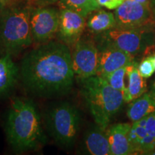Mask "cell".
Wrapping results in <instances>:
<instances>
[{
    "instance_id": "27",
    "label": "cell",
    "mask_w": 155,
    "mask_h": 155,
    "mask_svg": "<svg viewBox=\"0 0 155 155\" xmlns=\"http://www.w3.org/2000/svg\"><path fill=\"white\" fill-rule=\"evenodd\" d=\"M133 1L138 2H140L142 4H147V5H151L150 0H133Z\"/></svg>"
},
{
    "instance_id": "31",
    "label": "cell",
    "mask_w": 155,
    "mask_h": 155,
    "mask_svg": "<svg viewBox=\"0 0 155 155\" xmlns=\"http://www.w3.org/2000/svg\"><path fill=\"white\" fill-rule=\"evenodd\" d=\"M149 154H150V155H155V150H154L152 152H150Z\"/></svg>"
},
{
    "instance_id": "11",
    "label": "cell",
    "mask_w": 155,
    "mask_h": 155,
    "mask_svg": "<svg viewBox=\"0 0 155 155\" xmlns=\"http://www.w3.org/2000/svg\"><path fill=\"white\" fill-rule=\"evenodd\" d=\"M98 65L96 75L104 77L134 61V57L123 50L114 48L98 50Z\"/></svg>"
},
{
    "instance_id": "5",
    "label": "cell",
    "mask_w": 155,
    "mask_h": 155,
    "mask_svg": "<svg viewBox=\"0 0 155 155\" xmlns=\"http://www.w3.org/2000/svg\"><path fill=\"white\" fill-rule=\"evenodd\" d=\"M45 121L48 133L60 146L70 148L74 145L81 124L76 106L68 101L54 104L46 111Z\"/></svg>"
},
{
    "instance_id": "25",
    "label": "cell",
    "mask_w": 155,
    "mask_h": 155,
    "mask_svg": "<svg viewBox=\"0 0 155 155\" xmlns=\"http://www.w3.org/2000/svg\"><path fill=\"white\" fill-rule=\"evenodd\" d=\"M33 1L35 2L37 4H38L39 5L46 6L57 2L59 0H33Z\"/></svg>"
},
{
    "instance_id": "30",
    "label": "cell",
    "mask_w": 155,
    "mask_h": 155,
    "mask_svg": "<svg viewBox=\"0 0 155 155\" xmlns=\"http://www.w3.org/2000/svg\"><path fill=\"white\" fill-rule=\"evenodd\" d=\"M152 58H153V62H154V65L155 67V54L154 55V56H152Z\"/></svg>"
},
{
    "instance_id": "26",
    "label": "cell",
    "mask_w": 155,
    "mask_h": 155,
    "mask_svg": "<svg viewBox=\"0 0 155 155\" xmlns=\"http://www.w3.org/2000/svg\"><path fill=\"white\" fill-rule=\"evenodd\" d=\"M15 1H17V0H0V5H1V7H2L6 5H9V4L13 3Z\"/></svg>"
},
{
    "instance_id": "8",
    "label": "cell",
    "mask_w": 155,
    "mask_h": 155,
    "mask_svg": "<svg viewBox=\"0 0 155 155\" xmlns=\"http://www.w3.org/2000/svg\"><path fill=\"white\" fill-rule=\"evenodd\" d=\"M60 22V10L48 5L32 7L30 28L34 42L42 44L57 35Z\"/></svg>"
},
{
    "instance_id": "17",
    "label": "cell",
    "mask_w": 155,
    "mask_h": 155,
    "mask_svg": "<svg viewBox=\"0 0 155 155\" xmlns=\"http://www.w3.org/2000/svg\"><path fill=\"white\" fill-rule=\"evenodd\" d=\"M86 26L91 32L99 34L116 26L114 14L103 9H97L88 16Z\"/></svg>"
},
{
    "instance_id": "10",
    "label": "cell",
    "mask_w": 155,
    "mask_h": 155,
    "mask_svg": "<svg viewBox=\"0 0 155 155\" xmlns=\"http://www.w3.org/2000/svg\"><path fill=\"white\" fill-rule=\"evenodd\" d=\"M86 26V17L68 9H60L58 40L68 46H73L82 36Z\"/></svg>"
},
{
    "instance_id": "9",
    "label": "cell",
    "mask_w": 155,
    "mask_h": 155,
    "mask_svg": "<svg viewBox=\"0 0 155 155\" xmlns=\"http://www.w3.org/2000/svg\"><path fill=\"white\" fill-rule=\"evenodd\" d=\"M98 51L93 40L81 38L71 52L72 65L75 75L79 79L96 75L98 65Z\"/></svg>"
},
{
    "instance_id": "12",
    "label": "cell",
    "mask_w": 155,
    "mask_h": 155,
    "mask_svg": "<svg viewBox=\"0 0 155 155\" xmlns=\"http://www.w3.org/2000/svg\"><path fill=\"white\" fill-rule=\"evenodd\" d=\"M131 127V125L129 124L121 123L109 128L107 131V137L111 155L137 154L129 138Z\"/></svg>"
},
{
    "instance_id": "7",
    "label": "cell",
    "mask_w": 155,
    "mask_h": 155,
    "mask_svg": "<svg viewBox=\"0 0 155 155\" xmlns=\"http://www.w3.org/2000/svg\"><path fill=\"white\" fill-rule=\"evenodd\" d=\"M154 14L151 5L125 0L116 9L114 16L119 28L150 30L155 25Z\"/></svg>"
},
{
    "instance_id": "22",
    "label": "cell",
    "mask_w": 155,
    "mask_h": 155,
    "mask_svg": "<svg viewBox=\"0 0 155 155\" xmlns=\"http://www.w3.org/2000/svg\"><path fill=\"white\" fill-rule=\"evenodd\" d=\"M155 150V138L152 136L147 134L141 139L139 144V154H149Z\"/></svg>"
},
{
    "instance_id": "16",
    "label": "cell",
    "mask_w": 155,
    "mask_h": 155,
    "mask_svg": "<svg viewBox=\"0 0 155 155\" xmlns=\"http://www.w3.org/2000/svg\"><path fill=\"white\" fill-rule=\"evenodd\" d=\"M155 112V96L152 93H145L142 96L129 103L127 114L132 122L147 117Z\"/></svg>"
},
{
    "instance_id": "32",
    "label": "cell",
    "mask_w": 155,
    "mask_h": 155,
    "mask_svg": "<svg viewBox=\"0 0 155 155\" xmlns=\"http://www.w3.org/2000/svg\"><path fill=\"white\" fill-rule=\"evenodd\" d=\"M0 8H1V5H0Z\"/></svg>"
},
{
    "instance_id": "1",
    "label": "cell",
    "mask_w": 155,
    "mask_h": 155,
    "mask_svg": "<svg viewBox=\"0 0 155 155\" xmlns=\"http://www.w3.org/2000/svg\"><path fill=\"white\" fill-rule=\"evenodd\" d=\"M75 73L69 46L61 41H48L25 54L19 66V79L27 91L39 97L67 94Z\"/></svg>"
},
{
    "instance_id": "19",
    "label": "cell",
    "mask_w": 155,
    "mask_h": 155,
    "mask_svg": "<svg viewBox=\"0 0 155 155\" xmlns=\"http://www.w3.org/2000/svg\"><path fill=\"white\" fill-rule=\"evenodd\" d=\"M127 76V66L117 69L114 72L108 73L104 78L114 88L121 91L123 95L126 91L125 77Z\"/></svg>"
},
{
    "instance_id": "6",
    "label": "cell",
    "mask_w": 155,
    "mask_h": 155,
    "mask_svg": "<svg viewBox=\"0 0 155 155\" xmlns=\"http://www.w3.org/2000/svg\"><path fill=\"white\" fill-rule=\"evenodd\" d=\"M149 31L116 26L97 34L95 42L98 50L104 48H117L134 58L144 50L146 45L145 35Z\"/></svg>"
},
{
    "instance_id": "14",
    "label": "cell",
    "mask_w": 155,
    "mask_h": 155,
    "mask_svg": "<svg viewBox=\"0 0 155 155\" xmlns=\"http://www.w3.org/2000/svg\"><path fill=\"white\" fill-rule=\"evenodd\" d=\"M19 79V67L10 55H0V98L10 94Z\"/></svg>"
},
{
    "instance_id": "15",
    "label": "cell",
    "mask_w": 155,
    "mask_h": 155,
    "mask_svg": "<svg viewBox=\"0 0 155 155\" xmlns=\"http://www.w3.org/2000/svg\"><path fill=\"white\" fill-rule=\"evenodd\" d=\"M138 63L133 61L127 66V77L128 83L124 94V101L130 103L137 99L147 92V83L144 78L139 71Z\"/></svg>"
},
{
    "instance_id": "2",
    "label": "cell",
    "mask_w": 155,
    "mask_h": 155,
    "mask_svg": "<svg viewBox=\"0 0 155 155\" xmlns=\"http://www.w3.org/2000/svg\"><path fill=\"white\" fill-rule=\"evenodd\" d=\"M5 131L15 152L35 150L45 141L38 107L28 98H12L5 115Z\"/></svg>"
},
{
    "instance_id": "29",
    "label": "cell",
    "mask_w": 155,
    "mask_h": 155,
    "mask_svg": "<svg viewBox=\"0 0 155 155\" xmlns=\"http://www.w3.org/2000/svg\"><path fill=\"white\" fill-rule=\"evenodd\" d=\"M151 93H152V94L155 96V81H154V83H153V85H152V90H151Z\"/></svg>"
},
{
    "instance_id": "24",
    "label": "cell",
    "mask_w": 155,
    "mask_h": 155,
    "mask_svg": "<svg viewBox=\"0 0 155 155\" xmlns=\"http://www.w3.org/2000/svg\"><path fill=\"white\" fill-rule=\"evenodd\" d=\"M146 129L148 134L155 138V112L147 116Z\"/></svg>"
},
{
    "instance_id": "21",
    "label": "cell",
    "mask_w": 155,
    "mask_h": 155,
    "mask_svg": "<svg viewBox=\"0 0 155 155\" xmlns=\"http://www.w3.org/2000/svg\"><path fill=\"white\" fill-rule=\"evenodd\" d=\"M138 68L141 75L144 78H149L152 76L155 72L152 56L144 58L138 65Z\"/></svg>"
},
{
    "instance_id": "4",
    "label": "cell",
    "mask_w": 155,
    "mask_h": 155,
    "mask_svg": "<svg viewBox=\"0 0 155 155\" xmlns=\"http://www.w3.org/2000/svg\"><path fill=\"white\" fill-rule=\"evenodd\" d=\"M79 80L81 95L95 122L106 129L125 102L123 94L97 75Z\"/></svg>"
},
{
    "instance_id": "23",
    "label": "cell",
    "mask_w": 155,
    "mask_h": 155,
    "mask_svg": "<svg viewBox=\"0 0 155 155\" xmlns=\"http://www.w3.org/2000/svg\"><path fill=\"white\" fill-rule=\"evenodd\" d=\"M98 5L108 9H116L125 0H96Z\"/></svg>"
},
{
    "instance_id": "13",
    "label": "cell",
    "mask_w": 155,
    "mask_h": 155,
    "mask_svg": "<svg viewBox=\"0 0 155 155\" xmlns=\"http://www.w3.org/2000/svg\"><path fill=\"white\" fill-rule=\"evenodd\" d=\"M106 129L96 124L85 134L83 148L87 154L92 155H111V149Z\"/></svg>"
},
{
    "instance_id": "20",
    "label": "cell",
    "mask_w": 155,
    "mask_h": 155,
    "mask_svg": "<svg viewBox=\"0 0 155 155\" xmlns=\"http://www.w3.org/2000/svg\"><path fill=\"white\" fill-rule=\"evenodd\" d=\"M147 134L146 127L141 126L138 121L133 122L129 133V138L137 154H139V147L141 140Z\"/></svg>"
},
{
    "instance_id": "28",
    "label": "cell",
    "mask_w": 155,
    "mask_h": 155,
    "mask_svg": "<svg viewBox=\"0 0 155 155\" xmlns=\"http://www.w3.org/2000/svg\"><path fill=\"white\" fill-rule=\"evenodd\" d=\"M150 2H151V5H152L153 10H154L155 13V0H150Z\"/></svg>"
},
{
    "instance_id": "18",
    "label": "cell",
    "mask_w": 155,
    "mask_h": 155,
    "mask_svg": "<svg viewBox=\"0 0 155 155\" xmlns=\"http://www.w3.org/2000/svg\"><path fill=\"white\" fill-rule=\"evenodd\" d=\"M61 9H68L87 17L91 13L100 8L96 0H59Z\"/></svg>"
},
{
    "instance_id": "3",
    "label": "cell",
    "mask_w": 155,
    "mask_h": 155,
    "mask_svg": "<svg viewBox=\"0 0 155 155\" xmlns=\"http://www.w3.org/2000/svg\"><path fill=\"white\" fill-rule=\"evenodd\" d=\"M30 0H17L0 8V55H16L33 42Z\"/></svg>"
}]
</instances>
